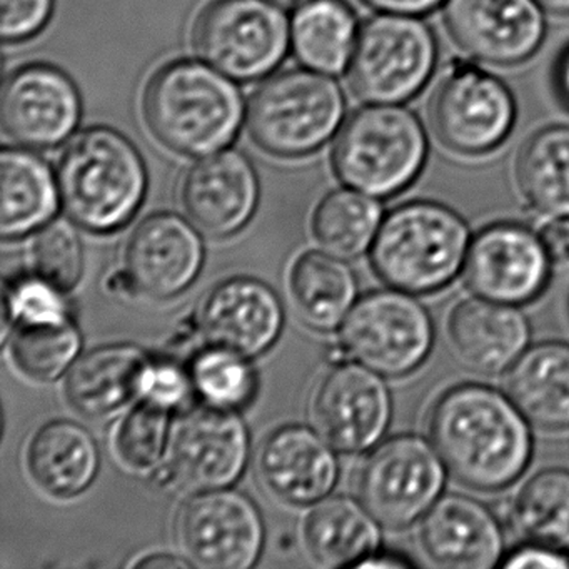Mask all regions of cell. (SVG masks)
<instances>
[{
	"label": "cell",
	"instance_id": "cell-2",
	"mask_svg": "<svg viewBox=\"0 0 569 569\" xmlns=\"http://www.w3.org/2000/svg\"><path fill=\"white\" fill-rule=\"evenodd\" d=\"M61 202L71 221L96 234L124 228L144 201V161L114 129L79 132L58 164Z\"/></svg>",
	"mask_w": 569,
	"mask_h": 569
},
{
	"label": "cell",
	"instance_id": "cell-23",
	"mask_svg": "<svg viewBox=\"0 0 569 569\" xmlns=\"http://www.w3.org/2000/svg\"><path fill=\"white\" fill-rule=\"evenodd\" d=\"M258 472L266 488L295 506L316 505L335 489L338 456L331 442L308 426H284L262 442Z\"/></svg>",
	"mask_w": 569,
	"mask_h": 569
},
{
	"label": "cell",
	"instance_id": "cell-48",
	"mask_svg": "<svg viewBox=\"0 0 569 569\" xmlns=\"http://www.w3.org/2000/svg\"><path fill=\"white\" fill-rule=\"evenodd\" d=\"M276 6H282V8H296V6L305 4L308 0H271Z\"/></svg>",
	"mask_w": 569,
	"mask_h": 569
},
{
	"label": "cell",
	"instance_id": "cell-39",
	"mask_svg": "<svg viewBox=\"0 0 569 569\" xmlns=\"http://www.w3.org/2000/svg\"><path fill=\"white\" fill-rule=\"evenodd\" d=\"M192 391L194 385L189 369L169 359L149 361L142 378L141 401L151 402L171 412L184 406Z\"/></svg>",
	"mask_w": 569,
	"mask_h": 569
},
{
	"label": "cell",
	"instance_id": "cell-29",
	"mask_svg": "<svg viewBox=\"0 0 569 569\" xmlns=\"http://www.w3.org/2000/svg\"><path fill=\"white\" fill-rule=\"evenodd\" d=\"M516 186L541 218H569V126H545L519 149Z\"/></svg>",
	"mask_w": 569,
	"mask_h": 569
},
{
	"label": "cell",
	"instance_id": "cell-14",
	"mask_svg": "<svg viewBox=\"0 0 569 569\" xmlns=\"http://www.w3.org/2000/svg\"><path fill=\"white\" fill-rule=\"evenodd\" d=\"M442 21L459 51L498 68L528 62L548 31L538 0H446Z\"/></svg>",
	"mask_w": 569,
	"mask_h": 569
},
{
	"label": "cell",
	"instance_id": "cell-22",
	"mask_svg": "<svg viewBox=\"0 0 569 569\" xmlns=\"http://www.w3.org/2000/svg\"><path fill=\"white\" fill-rule=\"evenodd\" d=\"M181 198L196 228L212 238H229L241 231L254 214L258 176L241 152H218L189 169Z\"/></svg>",
	"mask_w": 569,
	"mask_h": 569
},
{
	"label": "cell",
	"instance_id": "cell-36",
	"mask_svg": "<svg viewBox=\"0 0 569 569\" xmlns=\"http://www.w3.org/2000/svg\"><path fill=\"white\" fill-rule=\"evenodd\" d=\"M171 412L148 401H139L126 415L116 432L119 459L132 471L154 469L164 456L171 429Z\"/></svg>",
	"mask_w": 569,
	"mask_h": 569
},
{
	"label": "cell",
	"instance_id": "cell-8",
	"mask_svg": "<svg viewBox=\"0 0 569 569\" xmlns=\"http://www.w3.org/2000/svg\"><path fill=\"white\" fill-rule=\"evenodd\" d=\"M435 339L428 308L418 296L395 288L366 292L339 328L342 355L389 379L418 371Z\"/></svg>",
	"mask_w": 569,
	"mask_h": 569
},
{
	"label": "cell",
	"instance_id": "cell-45",
	"mask_svg": "<svg viewBox=\"0 0 569 569\" xmlns=\"http://www.w3.org/2000/svg\"><path fill=\"white\" fill-rule=\"evenodd\" d=\"M416 566V562L412 561L408 556L399 555V552L392 551H379L376 549L375 552L368 556V558L362 559L356 568H366V569H408Z\"/></svg>",
	"mask_w": 569,
	"mask_h": 569
},
{
	"label": "cell",
	"instance_id": "cell-19",
	"mask_svg": "<svg viewBox=\"0 0 569 569\" xmlns=\"http://www.w3.org/2000/svg\"><path fill=\"white\" fill-rule=\"evenodd\" d=\"M419 549L445 569H491L505 558V529L498 516L461 492L442 495L418 522Z\"/></svg>",
	"mask_w": 569,
	"mask_h": 569
},
{
	"label": "cell",
	"instance_id": "cell-40",
	"mask_svg": "<svg viewBox=\"0 0 569 569\" xmlns=\"http://www.w3.org/2000/svg\"><path fill=\"white\" fill-rule=\"evenodd\" d=\"M52 9L54 0H2V39L14 44L34 38L48 24Z\"/></svg>",
	"mask_w": 569,
	"mask_h": 569
},
{
	"label": "cell",
	"instance_id": "cell-16",
	"mask_svg": "<svg viewBox=\"0 0 569 569\" xmlns=\"http://www.w3.org/2000/svg\"><path fill=\"white\" fill-rule=\"evenodd\" d=\"M249 459V432L234 411L206 406L179 421L171 441L169 472L189 491L234 485Z\"/></svg>",
	"mask_w": 569,
	"mask_h": 569
},
{
	"label": "cell",
	"instance_id": "cell-18",
	"mask_svg": "<svg viewBox=\"0 0 569 569\" xmlns=\"http://www.w3.org/2000/svg\"><path fill=\"white\" fill-rule=\"evenodd\" d=\"M204 262V242L198 229L181 216H149L132 232L126 248V281L134 292L152 299L182 295Z\"/></svg>",
	"mask_w": 569,
	"mask_h": 569
},
{
	"label": "cell",
	"instance_id": "cell-21",
	"mask_svg": "<svg viewBox=\"0 0 569 569\" xmlns=\"http://www.w3.org/2000/svg\"><path fill=\"white\" fill-rule=\"evenodd\" d=\"M284 311L276 292L252 278L226 279L211 289L199 311V329L209 346L258 358L281 335Z\"/></svg>",
	"mask_w": 569,
	"mask_h": 569
},
{
	"label": "cell",
	"instance_id": "cell-12",
	"mask_svg": "<svg viewBox=\"0 0 569 569\" xmlns=\"http://www.w3.org/2000/svg\"><path fill=\"white\" fill-rule=\"evenodd\" d=\"M552 264L538 231L519 222H492L472 236L462 279L471 295L521 308L548 289Z\"/></svg>",
	"mask_w": 569,
	"mask_h": 569
},
{
	"label": "cell",
	"instance_id": "cell-26",
	"mask_svg": "<svg viewBox=\"0 0 569 569\" xmlns=\"http://www.w3.org/2000/svg\"><path fill=\"white\" fill-rule=\"evenodd\" d=\"M28 462L44 491L56 498H74L94 482L101 455L84 426L56 419L36 432L29 445Z\"/></svg>",
	"mask_w": 569,
	"mask_h": 569
},
{
	"label": "cell",
	"instance_id": "cell-34",
	"mask_svg": "<svg viewBox=\"0 0 569 569\" xmlns=\"http://www.w3.org/2000/svg\"><path fill=\"white\" fill-rule=\"evenodd\" d=\"M81 342L74 321L12 328V361L22 375L34 381H54L78 361Z\"/></svg>",
	"mask_w": 569,
	"mask_h": 569
},
{
	"label": "cell",
	"instance_id": "cell-9",
	"mask_svg": "<svg viewBox=\"0 0 569 569\" xmlns=\"http://www.w3.org/2000/svg\"><path fill=\"white\" fill-rule=\"evenodd\" d=\"M446 476L448 469L429 438L411 432L391 436L362 462L359 501L381 528L405 531L445 495Z\"/></svg>",
	"mask_w": 569,
	"mask_h": 569
},
{
	"label": "cell",
	"instance_id": "cell-30",
	"mask_svg": "<svg viewBox=\"0 0 569 569\" xmlns=\"http://www.w3.org/2000/svg\"><path fill=\"white\" fill-rule=\"evenodd\" d=\"M346 259L328 251L305 252L292 266L291 295L311 328L335 331L358 301V282Z\"/></svg>",
	"mask_w": 569,
	"mask_h": 569
},
{
	"label": "cell",
	"instance_id": "cell-15",
	"mask_svg": "<svg viewBox=\"0 0 569 569\" xmlns=\"http://www.w3.org/2000/svg\"><path fill=\"white\" fill-rule=\"evenodd\" d=\"M312 418L336 451H369L382 441L392 418L385 376L351 359L339 362L318 386Z\"/></svg>",
	"mask_w": 569,
	"mask_h": 569
},
{
	"label": "cell",
	"instance_id": "cell-11",
	"mask_svg": "<svg viewBox=\"0 0 569 569\" xmlns=\"http://www.w3.org/2000/svg\"><path fill=\"white\" fill-rule=\"evenodd\" d=\"M288 46V19L271 0H214L196 22L198 54L236 81L274 71Z\"/></svg>",
	"mask_w": 569,
	"mask_h": 569
},
{
	"label": "cell",
	"instance_id": "cell-37",
	"mask_svg": "<svg viewBox=\"0 0 569 569\" xmlns=\"http://www.w3.org/2000/svg\"><path fill=\"white\" fill-rule=\"evenodd\" d=\"M36 274L48 279L62 291L78 286L84 269V252L78 231L64 219L48 222L39 229L31 244Z\"/></svg>",
	"mask_w": 569,
	"mask_h": 569
},
{
	"label": "cell",
	"instance_id": "cell-4",
	"mask_svg": "<svg viewBox=\"0 0 569 569\" xmlns=\"http://www.w3.org/2000/svg\"><path fill=\"white\" fill-rule=\"evenodd\" d=\"M149 129L178 154H214L238 134L244 118L241 92L214 69L194 61L166 66L144 98Z\"/></svg>",
	"mask_w": 569,
	"mask_h": 569
},
{
	"label": "cell",
	"instance_id": "cell-42",
	"mask_svg": "<svg viewBox=\"0 0 569 569\" xmlns=\"http://www.w3.org/2000/svg\"><path fill=\"white\" fill-rule=\"evenodd\" d=\"M538 232L552 262L569 264V218L545 219Z\"/></svg>",
	"mask_w": 569,
	"mask_h": 569
},
{
	"label": "cell",
	"instance_id": "cell-27",
	"mask_svg": "<svg viewBox=\"0 0 569 569\" xmlns=\"http://www.w3.org/2000/svg\"><path fill=\"white\" fill-rule=\"evenodd\" d=\"M379 528L361 501L348 496H326L306 518V548L325 568H356L378 549Z\"/></svg>",
	"mask_w": 569,
	"mask_h": 569
},
{
	"label": "cell",
	"instance_id": "cell-33",
	"mask_svg": "<svg viewBox=\"0 0 569 569\" xmlns=\"http://www.w3.org/2000/svg\"><path fill=\"white\" fill-rule=\"evenodd\" d=\"M382 222L376 198L355 189L326 196L312 216V232L325 251L351 261L371 249Z\"/></svg>",
	"mask_w": 569,
	"mask_h": 569
},
{
	"label": "cell",
	"instance_id": "cell-46",
	"mask_svg": "<svg viewBox=\"0 0 569 569\" xmlns=\"http://www.w3.org/2000/svg\"><path fill=\"white\" fill-rule=\"evenodd\" d=\"M139 568H179V566H194L188 558H174L171 555H152L136 562Z\"/></svg>",
	"mask_w": 569,
	"mask_h": 569
},
{
	"label": "cell",
	"instance_id": "cell-43",
	"mask_svg": "<svg viewBox=\"0 0 569 569\" xmlns=\"http://www.w3.org/2000/svg\"><path fill=\"white\" fill-rule=\"evenodd\" d=\"M366 6L386 14L421 16L431 14L442 8L446 0H362Z\"/></svg>",
	"mask_w": 569,
	"mask_h": 569
},
{
	"label": "cell",
	"instance_id": "cell-7",
	"mask_svg": "<svg viewBox=\"0 0 569 569\" xmlns=\"http://www.w3.org/2000/svg\"><path fill=\"white\" fill-rule=\"evenodd\" d=\"M436 64L438 42L421 18L381 12L359 31L349 86L368 104H405L428 86Z\"/></svg>",
	"mask_w": 569,
	"mask_h": 569
},
{
	"label": "cell",
	"instance_id": "cell-31",
	"mask_svg": "<svg viewBox=\"0 0 569 569\" xmlns=\"http://www.w3.org/2000/svg\"><path fill=\"white\" fill-rule=\"evenodd\" d=\"M508 522L522 542L569 552V469L546 468L509 499Z\"/></svg>",
	"mask_w": 569,
	"mask_h": 569
},
{
	"label": "cell",
	"instance_id": "cell-41",
	"mask_svg": "<svg viewBox=\"0 0 569 569\" xmlns=\"http://www.w3.org/2000/svg\"><path fill=\"white\" fill-rule=\"evenodd\" d=\"M501 566L508 569H568L569 552L536 542H522L505 555Z\"/></svg>",
	"mask_w": 569,
	"mask_h": 569
},
{
	"label": "cell",
	"instance_id": "cell-20",
	"mask_svg": "<svg viewBox=\"0 0 569 569\" xmlns=\"http://www.w3.org/2000/svg\"><path fill=\"white\" fill-rule=\"evenodd\" d=\"M446 338L462 368L495 378L505 376L531 346V325L519 306L471 295L448 312Z\"/></svg>",
	"mask_w": 569,
	"mask_h": 569
},
{
	"label": "cell",
	"instance_id": "cell-5",
	"mask_svg": "<svg viewBox=\"0 0 569 569\" xmlns=\"http://www.w3.org/2000/svg\"><path fill=\"white\" fill-rule=\"evenodd\" d=\"M428 152V136L415 112L401 104H371L346 121L332 161L348 188L386 199L415 184Z\"/></svg>",
	"mask_w": 569,
	"mask_h": 569
},
{
	"label": "cell",
	"instance_id": "cell-44",
	"mask_svg": "<svg viewBox=\"0 0 569 569\" xmlns=\"http://www.w3.org/2000/svg\"><path fill=\"white\" fill-rule=\"evenodd\" d=\"M551 86L559 104L569 112V42L556 56L551 69Z\"/></svg>",
	"mask_w": 569,
	"mask_h": 569
},
{
	"label": "cell",
	"instance_id": "cell-1",
	"mask_svg": "<svg viewBox=\"0 0 569 569\" xmlns=\"http://www.w3.org/2000/svg\"><path fill=\"white\" fill-rule=\"evenodd\" d=\"M531 426L506 391L461 382L432 402L428 438L456 482L498 492L528 471L535 451Z\"/></svg>",
	"mask_w": 569,
	"mask_h": 569
},
{
	"label": "cell",
	"instance_id": "cell-38",
	"mask_svg": "<svg viewBox=\"0 0 569 569\" xmlns=\"http://www.w3.org/2000/svg\"><path fill=\"white\" fill-rule=\"evenodd\" d=\"M4 306L6 319L12 322V328L72 321L66 291L39 274L14 279L6 291Z\"/></svg>",
	"mask_w": 569,
	"mask_h": 569
},
{
	"label": "cell",
	"instance_id": "cell-17",
	"mask_svg": "<svg viewBox=\"0 0 569 569\" xmlns=\"http://www.w3.org/2000/svg\"><path fill=\"white\" fill-rule=\"evenodd\" d=\"M81 98L68 74L48 64L12 72L2 92V124L24 148L52 149L78 128Z\"/></svg>",
	"mask_w": 569,
	"mask_h": 569
},
{
	"label": "cell",
	"instance_id": "cell-6",
	"mask_svg": "<svg viewBox=\"0 0 569 569\" xmlns=\"http://www.w3.org/2000/svg\"><path fill=\"white\" fill-rule=\"evenodd\" d=\"M345 96L321 72L291 69L254 92L248 128L259 148L279 158H301L325 146L341 124Z\"/></svg>",
	"mask_w": 569,
	"mask_h": 569
},
{
	"label": "cell",
	"instance_id": "cell-47",
	"mask_svg": "<svg viewBox=\"0 0 569 569\" xmlns=\"http://www.w3.org/2000/svg\"><path fill=\"white\" fill-rule=\"evenodd\" d=\"M545 12L558 18H569V0H538Z\"/></svg>",
	"mask_w": 569,
	"mask_h": 569
},
{
	"label": "cell",
	"instance_id": "cell-32",
	"mask_svg": "<svg viewBox=\"0 0 569 569\" xmlns=\"http://www.w3.org/2000/svg\"><path fill=\"white\" fill-rule=\"evenodd\" d=\"M291 41L302 64L325 74H339L351 61L358 24L342 0H308L296 12Z\"/></svg>",
	"mask_w": 569,
	"mask_h": 569
},
{
	"label": "cell",
	"instance_id": "cell-10",
	"mask_svg": "<svg viewBox=\"0 0 569 569\" xmlns=\"http://www.w3.org/2000/svg\"><path fill=\"white\" fill-rule=\"evenodd\" d=\"M516 99L505 81L478 64L455 61L429 101V122L448 151L481 158L505 144L516 124Z\"/></svg>",
	"mask_w": 569,
	"mask_h": 569
},
{
	"label": "cell",
	"instance_id": "cell-13",
	"mask_svg": "<svg viewBox=\"0 0 569 569\" xmlns=\"http://www.w3.org/2000/svg\"><path fill=\"white\" fill-rule=\"evenodd\" d=\"M176 536L194 566L248 569L261 556L266 529L251 498L222 488L198 492L182 505Z\"/></svg>",
	"mask_w": 569,
	"mask_h": 569
},
{
	"label": "cell",
	"instance_id": "cell-25",
	"mask_svg": "<svg viewBox=\"0 0 569 569\" xmlns=\"http://www.w3.org/2000/svg\"><path fill=\"white\" fill-rule=\"evenodd\" d=\"M505 391L535 428L569 429V342L529 346L506 371Z\"/></svg>",
	"mask_w": 569,
	"mask_h": 569
},
{
	"label": "cell",
	"instance_id": "cell-28",
	"mask_svg": "<svg viewBox=\"0 0 569 569\" xmlns=\"http://www.w3.org/2000/svg\"><path fill=\"white\" fill-rule=\"evenodd\" d=\"M0 182L2 238H22L52 221L61 194L51 168L39 156L22 149H6L0 161Z\"/></svg>",
	"mask_w": 569,
	"mask_h": 569
},
{
	"label": "cell",
	"instance_id": "cell-35",
	"mask_svg": "<svg viewBox=\"0 0 569 569\" xmlns=\"http://www.w3.org/2000/svg\"><path fill=\"white\" fill-rule=\"evenodd\" d=\"M194 391L214 408L238 411L254 399L258 379L249 358L219 346L202 349L191 368Z\"/></svg>",
	"mask_w": 569,
	"mask_h": 569
},
{
	"label": "cell",
	"instance_id": "cell-3",
	"mask_svg": "<svg viewBox=\"0 0 569 569\" xmlns=\"http://www.w3.org/2000/svg\"><path fill=\"white\" fill-rule=\"evenodd\" d=\"M471 231L441 202L409 201L382 218L371 246V264L388 288L429 296L462 274Z\"/></svg>",
	"mask_w": 569,
	"mask_h": 569
},
{
	"label": "cell",
	"instance_id": "cell-24",
	"mask_svg": "<svg viewBox=\"0 0 569 569\" xmlns=\"http://www.w3.org/2000/svg\"><path fill=\"white\" fill-rule=\"evenodd\" d=\"M149 358L132 345H109L89 351L69 369V405L92 421H108L141 399Z\"/></svg>",
	"mask_w": 569,
	"mask_h": 569
}]
</instances>
